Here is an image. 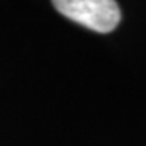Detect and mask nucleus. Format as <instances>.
I'll list each match as a JSON object with an SVG mask.
<instances>
[{
	"instance_id": "obj_1",
	"label": "nucleus",
	"mask_w": 146,
	"mask_h": 146,
	"mask_svg": "<svg viewBox=\"0 0 146 146\" xmlns=\"http://www.w3.org/2000/svg\"><path fill=\"white\" fill-rule=\"evenodd\" d=\"M55 9L66 18L97 33H109L121 21V11L112 0H57Z\"/></svg>"
}]
</instances>
